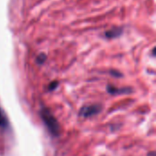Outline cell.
<instances>
[{
	"instance_id": "1",
	"label": "cell",
	"mask_w": 156,
	"mask_h": 156,
	"mask_svg": "<svg viewBox=\"0 0 156 156\" xmlns=\"http://www.w3.org/2000/svg\"><path fill=\"white\" fill-rule=\"evenodd\" d=\"M39 115L48 133L54 137L59 136L61 133L60 124L54 116V114L50 112V110L47 107H42L39 111Z\"/></svg>"
},
{
	"instance_id": "2",
	"label": "cell",
	"mask_w": 156,
	"mask_h": 156,
	"mask_svg": "<svg viewBox=\"0 0 156 156\" xmlns=\"http://www.w3.org/2000/svg\"><path fill=\"white\" fill-rule=\"evenodd\" d=\"M102 110V107L101 105L98 104H94V105H88V106H83L80 111V116L83 117V118H90L91 116H94L96 114H98L99 112H101V111Z\"/></svg>"
},
{
	"instance_id": "3",
	"label": "cell",
	"mask_w": 156,
	"mask_h": 156,
	"mask_svg": "<svg viewBox=\"0 0 156 156\" xmlns=\"http://www.w3.org/2000/svg\"><path fill=\"white\" fill-rule=\"evenodd\" d=\"M107 91L112 95H119V94H128L133 92V89L131 88H116L112 85L107 86Z\"/></svg>"
},
{
	"instance_id": "4",
	"label": "cell",
	"mask_w": 156,
	"mask_h": 156,
	"mask_svg": "<svg viewBox=\"0 0 156 156\" xmlns=\"http://www.w3.org/2000/svg\"><path fill=\"white\" fill-rule=\"evenodd\" d=\"M122 34V28L121 27H113L110 30H107L105 32V37L107 38H116L118 37H120Z\"/></svg>"
},
{
	"instance_id": "5",
	"label": "cell",
	"mask_w": 156,
	"mask_h": 156,
	"mask_svg": "<svg viewBox=\"0 0 156 156\" xmlns=\"http://www.w3.org/2000/svg\"><path fill=\"white\" fill-rule=\"evenodd\" d=\"M9 127V122L4 111L0 108V128L5 130Z\"/></svg>"
},
{
	"instance_id": "6",
	"label": "cell",
	"mask_w": 156,
	"mask_h": 156,
	"mask_svg": "<svg viewBox=\"0 0 156 156\" xmlns=\"http://www.w3.org/2000/svg\"><path fill=\"white\" fill-rule=\"evenodd\" d=\"M46 59H47V56L44 53H41L37 58V64H43L46 61Z\"/></svg>"
},
{
	"instance_id": "7",
	"label": "cell",
	"mask_w": 156,
	"mask_h": 156,
	"mask_svg": "<svg viewBox=\"0 0 156 156\" xmlns=\"http://www.w3.org/2000/svg\"><path fill=\"white\" fill-rule=\"evenodd\" d=\"M58 85V81H53V82L50 83V85H49V87H48V90H54L57 88Z\"/></svg>"
},
{
	"instance_id": "8",
	"label": "cell",
	"mask_w": 156,
	"mask_h": 156,
	"mask_svg": "<svg viewBox=\"0 0 156 156\" xmlns=\"http://www.w3.org/2000/svg\"><path fill=\"white\" fill-rule=\"evenodd\" d=\"M111 73H112V75H115V74H116V77H121V73H120V72H118V71H114V70H112V71H111Z\"/></svg>"
}]
</instances>
